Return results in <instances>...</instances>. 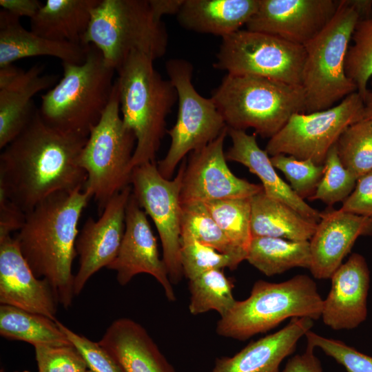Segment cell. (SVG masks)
Returning a JSON list of instances; mask_svg holds the SVG:
<instances>
[{"instance_id":"cell-1","label":"cell","mask_w":372,"mask_h":372,"mask_svg":"<svg viewBox=\"0 0 372 372\" xmlns=\"http://www.w3.org/2000/svg\"><path fill=\"white\" fill-rule=\"evenodd\" d=\"M87 138L50 127L37 110L1 149L0 192L26 214L55 193L83 189L87 174L79 157Z\"/></svg>"},{"instance_id":"cell-2","label":"cell","mask_w":372,"mask_h":372,"mask_svg":"<svg viewBox=\"0 0 372 372\" xmlns=\"http://www.w3.org/2000/svg\"><path fill=\"white\" fill-rule=\"evenodd\" d=\"M90 198L81 188L50 196L25 214L14 237L34 274L49 282L65 309L75 296L72 267L77 256L78 225Z\"/></svg>"},{"instance_id":"cell-3","label":"cell","mask_w":372,"mask_h":372,"mask_svg":"<svg viewBox=\"0 0 372 372\" xmlns=\"http://www.w3.org/2000/svg\"><path fill=\"white\" fill-rule=\"evenodd\" d=\"M153 62L144 54L133 52L116 70L115 82L121 117L136 140L132 169L156 163V153L167 130L166 118L178 100L173 83L163 79Z\"/></svg>"},{"instance_id":"cell-4","label":"cell","mask_w":372,"mask_h":372,"mask_svg":"<svg viewBox=\"0 0 372 372\" xmlns=\"http://www.w3.org/2000/svg\"><path fill=\"white\" fill-rule=\"evenodd\" d=\"M62 65V79L41 96L39 115L52 127L88 137L110 102L116 70L93 45L82 63Z\"/></svg>"},{"instance_id":"cell-5","label":"cell","mask_w":372,"mask_h":372,"mask_svg":"<svg viewBox=\"0 0 372 372\" xmlns=\"http://www.w3.org/2000/svg\"><path fill=\"white\" fill-rule=\"evenodd\" d=\"M211 100L228 128L271 138L296 113L306 112L301 85L253 75L227 74Z\"/></svg>"},{"instance_id":"cell-6","label":"cell","mask_w":372,"mask_h":372,"mask_svg":"<svg viewBox=\"0 0 372 372\" xmlns=\"http://www.w3.org/2000/svg\"><path fill=\"white\" fill-rule=\"evenodd\" d=\"M323 299L315 281L299 274L281 282L257 280L249 296L236 300L231 309L218 321L220 336L240 341L267 332L288 318H321Z\"/></svg>"},{"instance_id":"cell-7","label":"cell","mask_w":372,"mask_h":372,"mask_svg":"<svg viewBox=\"0 0 372 372\" xmlns=\"http://www.w3.org/2000/svg\"><path fill=\"white\" fill-rule=\"evenodd\" d=\"M81 43L98 48L116 72L133 52L154 61L162 57L168 34L162 21L154 17L149 0H101Z\"/></svg>"},{"instance_id":"cell-8","label":"cell","mask_w":372,"mask_h":372,"mask_svg":"<svg viewBox=\"0 0 372 372\" xmlns=\"http://www.w3.org/2000/svg\"><path fill=\"white\" fill-rule=\"evenodd\" d=\"M359 19L350 0H340L331 20L304 45L301 86L306 113L329 109L357 92L356 85L346 74L345 60Z\"/></svg>"},{"instance_id":"cell-9","label":"cell","mask_w":372,"mask_h":372,"mask_svg":"<svg viewBox=\"0 0 372 372\" xmlns=\"http://www.w3.org/2000/svg\"><path fill=\"white\" fill-rule=\"evenodd\" d=\"M136 143L134 132L123 121L114 81L110 102L79 157L87 174L83 190L94 198L101 213L115 194L130 185Z\"/></svg>"},{"instance_id":"cell-10","label":"cell","mask_w":372,"mask_h":372,"mask_svg":"<svg viewBox=\"0 0 372 372\" xmlns=\"http://www.w3.org/2000/svg\"><path fill=\"white\" fill-rule=\"evenodd\" d=\"M165 68L178 94L176 122L169 130L170 147L156 163L159 173L171 179L178 163L188 153L214 141L227 127L211 98L202 96L192 83L193 67L183 59H172Z\"/></svg>"},{"instance_id":"cell-11","label":"cell","mask_w":372,"mask_h":372,"mask_svg":"<svg viewBox=\"0 0 372 372\" xmlns=\"http://www.w3.org/2000/svg\"><path fill=\"white\" fill-rule=\"evenodd\" d=\"M305 49L279 37L240 30L222 37L214 67L234 75H253L301 85Z\"/></svg>"},{"instance_id":"cell-12","label":"cell","mask_w":372,"mask_h":372,"mask_svg":"<svg viewBox=\"0 0 372 372\" xmlns=\"http://www.w3.org/2000/svg\"><path fill=\"white\" fill-rule=\"evenodd\" d=\"M363 99L355 92L329 109L296 113L269 138L265 151L270 156L289 155L323 165L340 135L349 125L363 118Z\"/></svg>"},{"instance_id":"cell-13","label":"cell","mask_w":372,"mask_h":372,"mask_svg":"<svg viewBox=\"0 0 372 372\" xmlns=\"http://www.w3.org/2000/svg\"><path fill=\"white\" fill-rule=\"evenodd\" d=\"M186 162L185 158L174 179L165 178L156 163H147L134 167L130 180L133 195L158 232L162 259L172 284H178L184 276L180 262V193Z\"/></svg>"},{"instance_id":"cell-14","label":"cell","mask_w":372,"mask_h":372,"mask_svg":"<svg viewBox=\"0 0 372 372\" xmlns=\"http://www.w3.org/2000/svg\"><path fill=\"white\" fill-rule=\"evenodd\" d=\"M227 127L205 147L190 153L180 193V204L212 200L251 198L262 185L237 177L227 164L224 143Z\"/></svg>"},{"instance_id":"cell-15","label":"cell","mask_w":372,"mask_h":372,"mask_svg":"<svg viewBox=\"0 0 372 372\" xmlns=\"http://www.w3.org/2000/svg\"><path fill=\"white\" fill-rule=\"evenodd\" d=\"M132 192L131 185L115 194L96 220L88 218L79 232L76 251L79 269L74 275V293L80 294L88 280L116 257L125 228L126 207Z\"/></svg>"},{"instance_id":"cell-16","label":"cell","mask_w":372,"mask_h":372,"mask_svg":"<svg viewBox=\"0 0 372 372\" xmlns=\"http://www.w3.org/2000/svg\"><path fill=\"white\" fill-rule=\"evenodd\" d=\"M338 6L334 0H260L247 30L304 46L331 20Z\"/></svg>"},{"instance_id":"cell-17","label":"cell","mask_w":372,"mask_h":372,"mask_svg":"<svg viewBox=\"0 0 372 372\" xmlns=\"http://www.w3.org/2000/svg\"><path fill=\"white\" fill-rule=\"evenodd\" d=\"M145 212L132 192L125 211V228L115 259L106 267L116 273L117 282L125 286L139 273H147L161 284L169 301L176 300L166 265L159 256L156 238Z\"/></svg>"},{"instance_id":"cell-18","label":"cell","mask_w":372,"mask_h":372,"mask_svg":"<svg viewBox=\"0 0 372 372\" xmlns=\"http://www.w3.org/2000/svg\"><path fill=\"white\" fill-rule=\"evenodd\" d=\"M0 303L56 320L50 285L34 274L11 235L0 237Z\"/></svg>"},{"instance_id":"cell-19","label":"cell","mask_w":372,"mask_h":372,"mask_svg":"<svg viewBox=\"0 0 372 372\" xmlns=\"http://www.w3.org/2000/svg\"><path fill=\"white\" fill-rule=\"evenodd\" d=\"M43 67L28 70L13 64L0 67V149H3L27 127L37 111L33 97L53 87L58 76L43 74Z\"/></svg>"},{"instance_id":"cell-20","label":"cell","mask_w":372,"mask_h":372,"mask_svg":"<svg viewBox=\"0 0 372 372\" xmlns=\"http://www.w3.org/2000/svg\"><path fill=\"white\" fill-rule=\"evenodd\" d=\"M331 279V289L323 300L322 322L335 331L358 327L367 316L370 271L364 257L352 254Z\"/></svg>"},{"instance_id":"cell-21","label":"cell","mask_w":372,"mask_h":372,"mask_svg":"<svg viewBox=\"0 0 372 372\" xmlns=\"http://www.w3.org/2000/svg\"><path fill=\"white\" fill-rule=\"evenodd\" d=\"M372 235V219L343 211L320 212V220L309 240V270L318 279L331 278L342 264L360 236Z\"/></svg>"},{"instance_id":"cell-22","label":"cell","mask_w":372,"mask_h":372,"mask_svg":"<svg viewBox=\"0 0 372 372\" xmlns=\"http://www.w3.org/2000/svg\"><path fill=\"white\" fill-rule=\"evenodd\" d=\"M313 326L309 318H291L280 330L250 342L234 356L217 358L211 372H280L282 361Z\"/></svg>"},{"instance_id":"cell-23","label":"cell","mask_w":372,"mask_h":372,"mask_svg":"<svg viewBox=\"0 0 372 372\" xmlns=\"http://www.w3.org/2000/svg\"><path fill=\"white\" fill-rule=\"evenodd\" d=\"M98 343L124 372H176L147 331L131 318L114 320Z\"/></svg>"},{"instance_id":"cell-24","label":"cell","mask_w":372,"mask_h":372,"mask_svg":"<svg viewBox=\"0 0 372 372\" xmlns=\"http://www.w3.org/2000/svg\"><path fill=\"white\" fill-rule=\"evenodd\" d=\"M227 134L232 145L225 153L227 161L239 163L257 176L268 197L289 205L308 219L319 222L320 212L295 194L280 178L269 155L259 147L256 134H249L245 130L227 127Z\"/></svg>"},{"instance_id":"cell-25","label":"cell","mask_w":372,"mask_h":372,"mask_svg":"<svg viewBox=\"0 0 372 372\" xmlns=\"http://www.w3.org/2000/svg\"><path fill=\"white\" fill-rule=\"evenodd\" d=\"M89 45L61 42L41 37L23 28L19 18L0 11V67L28 57L50 56L62 63H82Z\"/></svg>"},{"instance_id":"cell-26","label":"cell","mask_w":372,"mask_h":372,"mask_svg":"<svg viewBox=\"0 0 372 372\" xmlns=\"http://www.w3.org/2000/svg\"><path fill=\"white\" fill-rule=\"evenodd\" d=\"M260 0H184L177 20L184 28L221 37L247 25Z\"/></svg>"},{"instance_id":"cell-27","label":"cell","mask_w":372,"mask_h":372,"mask_svg":"<svg viewBox=\"0 0 372 372\" xmlns=\"http://www.w3.org/2000/svg\"><path fill=\"white\" fill-rule=\"evenodd\" d=\"M101 0H48L30 19L31 31L56 41L81 43Z\"/></svg>"},{"instance_id":"cell-28","label":"cell","mask_w":372,"mask_h":372,"mask_svg":"<svg viewBox=\"0 0 372 372\" xmlns=\"http://www.w3.org/2000/svg\"><path fill=\"white\" fill-rule=\"evenodd\" d=\"M318 223L289 205L260 192L251 197V231L253 237L280 238L309 241Z\"/></svg>"},{"instance_id":"cell-29","label":"cell","mask_w":372,"mask_h":372,"mask_svg":"<svg viewBox=\"0 0 372 372\" xmlns=\"http://www.w3.org/2000/svg\"><path fill=\"white\" fill-rule=\"evenodd\" d=\"M246 260L267 276L281 274L295 267L309 269L311 262L309 241L253 237Z\"/></svg>"},{"instance_id":"cell-30","label":"cell","mask_w":372,"mask_h":372,"mask_svg":"<svg viewBox=\"0 0 372 372\" xmlns=\"http://www.w3.org/2000/svg\"><path fill=\"white\" fill-rule=\"evenodd\" d=\"M0 334L2 337L37 345L72 344L56 320L15 307L1 304Z\"/></svg>"},{"instance_id":"cell-31","label":"cell","mask_w":372,"mask_h":372,"mask_svg":"<svg viewBox=\"0 0 372 372\" xmlns=\"http://www.w3.org/2000/svg\"><path fill=\"white\" fill-rule=\"evenodd\" d=\"M232 282L223 269L207 271L189 280V311L198 315L214 310L224 316L234 306Z\"/></svg>"},{"instance_id":"cell-32","label":"cell","mask_w":372,"mask_h":372,"mask_svg":"<svg viewBox=\"0 0 372 372\" xmlns=\"http://www.w3.org/2000/svg\"><path fill=\"white\" fill-rule=\"evenodd\" d=\"M181 227L200 243L231 256L240 263L247 253L236 247L217 225L203 202L181 205Z\"/></svg>"},{"instance_id":"cell-33","label":"cell","mask_w":372,"mask_h":372,"mask_svg":"<svg viewBox=\"0 0 372 372\" xmlns=\"http://www.w3.org/2000/svg\"><path fill=\"white\" fill-rule=\"evenodd\" d=\"M203 203L228 238L247 253L252 239L251 198L212 200Z\"/></svg>"},{"instance_id":"cell-34","label":"cell","mask_w":372,"mask_h":372,"mask_svg":"<svg viewBox=\"0 0 372 372\" xmlns=\"http://www.w3.org/2000/svg\"><path fill=\"white\" fill-rule=\"evenodd\" d=\"M335 147L342 165L357 180L372 172V121L362 118L349 125Z\"/></svg>"},{"instance_id":"cell-35","label":"cell","mask_w":372,"mask_h":372,"mask_svg":"<svg viewBox=\"0 0 372 372\" xmlns=\"http://www.w3.org/2000/svg\"><path fill=\"white\" fill-rule=\"evenodd\" d=\"M351 42L345 60V72L363 99L372 76V17L358 20Z\"/></svg>"},{"instance_id":"cell-36","label":"cell","mask_w":372,"mask_h":372,"mask_svg":"<svg viewBox=\"0 0 372 372\" xmlns=\"http://www.w3.org/2000/svg\"><path fill=\"white\" fill-rule=\"evenodd\" d=\"M180 262L183 275L189 280L212 269H236L240 264L234 257L222 254L198 242L181 227Z\"/></svg>"},{"instance_id":"cell-37","label":"cell","mask_w":372,"mask_h":372,"mask_svg":"<svg viewBox=\"0 0 372 372\" xmlns=\"http://www.w3.org/2000/svg\"><path fill=\"white\" fill-rule=\"evenodd\" d=\"M323 167L322 177L309 200H319L329 206L343 203L354 189L357 178L342 165L335 145L329 151Z\"/></svg>"},{"instance_id":"cell-38","label":"cell","mask_w":372,"mask_h":372,"mask_svg":"<svg viewBox=\"0 0 372 372\" xmlns=\"http://www.w3.org/2000/svg\"><path fill=\"white\" fill-rule=\"evenodd\" d=\"M270 157L274 167L284 174L295 194L302 199H309L313 195L323 175V165L285 154Z\"/></svg>"},{"instance_id":"cell-39","label":"cell","mask_w":372,"mask_h":372,"mask_svg":"<svg viewBox=\"0 0 372 372\" xmlns=\"http://www.w3.org/2000/svg\"><path fill=\"white\" fill-rule=\"evenodd\" d=\"M38 372H85L87 364L73 345L34 346Z\"/></svg>"},{"instance_id":"cell-40","label":"cell","mask_w":372,"mask_h":372,"mask_svg":"<svg viewBox=\"0 0 372 372\" xmlns=\"http://www.w3.org/2000/svg\"><path fill=\"white\" fill-rule=\"evenodd\" d=\"M307 344L320 349L342 364L348 372H372V357L364 354L342 341L328 338L311 330L305 335Z\"/></svg>"},{"instance_id":"cell-41","label":"cell","mask_w":372,"mask_h":372,"mask_svg":"<svg viewBox=\"0 0 372 372\" xmlns=\"http://www.w3.org/2000/svg\"><path fill=\"white\" fill-rule=\"evenodd\" d=\"M61 330L77 349L93 372H124L118 362L99 343L78 334L56 320Z\"/></svg>"},{"instance_id":"cell-42","label":"cell","mask_w":372,"mask_h":372,"mask_svg":"<svg viewBox=\"0 0 372 372\" xmlns=\"http://www.w3.org/2000/svg\"><path fill=\"white\" fill-rule=\"evenodd\" d=\"M340 209L372 219V172L357 180L354 189Z\"/></svg>"},{"instance_id":"cell-43","label":"cell","mask_w":372,"mask_h":372,"mask_svg":"<svg viewBox=\"0 0 372 372\" xmlns=\"http://www.w3.org/2000/svg\"><path fill=\"white\" fill-rule=\"evenodd\" d=\"M25 214L0 192V237L11 235L21 227Z\"/></svg>"},{"instance_id":"cell-44","label":"cell","mask_w":372,"mask_h":372,"mask_svg":"<svg viewBox=\"0 0 372 372\" xmlns=\"http://www.w3.org/2000/svg\"><path fill=\"white\" fill-rule=\"evenodd\" d=\"M314 347L307 344L305 351L289 359L282 372H322Z\"/></svg>"},{"instance_id":"cell-45","label":"cell","mask_w":372,"mask_h":372,"mask_svg":"<svg viewBox=\"0 0 372 372\" xmlns=\"http://www.w3.org/2000/svg\"><path fill=\"white\" fill-rule=\"evenodd\" d=\"M42 5L38 0H0L2 9L19 18L27 17L30 19L35 16Z\"/></svg>"},{"instance_id":"cell-46","label":"cell","mask_w":372,"mask_h":372,"mask_svg":"<svg viewBox=\"0 0 372 372\" xmlns=\"http://www.w3.org/2000/svg\"><path fill=\"white\" fill-rule=\"evenodd\" d=\"M184 0H149L154 17L161 21L165 14H177Z\"/></svg>"},{"instance_id":"cell-47","label":"cell","mask_w":372,"mask_h":372,"mask_svg":"<svg viewBox=\"0 0 372 372\" xmlns=\"http://www.w3.org/2000/svg\"><path fill=\"white\" fill-rule=\"evenodd\" d=\"M350 1L359 14L360 19L372 17V0H350Z\"/></svg>"},{"instance_id":"cell-48","label":"cell","mask_w":372,"mask_h":372,"mask_svg":"<svg viewBox=\"0 0 372 372\" xmlns=\"http://www.w3.org/2000/svg\"><path fill=\"white\" fill-rule=\"evenodd\" d=\"M363 119L372 121V76L371 77L367 91L363 98Z\"/></svg>"},{"instance_id":"cell-49","label":"cell","mask_w":372,"mask_h":372,"mask_svg":"<svg viewBox=\"0 0 372 372\" xmlns=\"http://www.w3.org/2000/svg\"><path fill=\"white\" fill-rule=\"evenodd\" d=\"M85 372H93V371H91V370H90V369H88V370H87Z\"/></svg>"},{"instance_id":"cell-50","label":"cell","mask_w":372,"mask_h":372,"mask_svg":"<svg viewBox=\"0 0 372 372\" xmlns=\"http://www.w3.org/2000/svg\"><path fill=\"white\" fill-rule=\"evenodd\" d=\"M16 372H18V371H16ZM22 372H30V371H22Z\"/></svg>"}]
</instances>
